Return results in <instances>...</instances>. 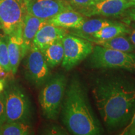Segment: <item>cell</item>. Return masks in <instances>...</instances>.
Here are the masks:
<instances>
[{
	"label": "cell",
	"instance_id": "6da1fadb",
	"mask_svg": "<svg viewBox=\"0 0 135 135\" xmlns=\"http://www.w3.org/2000/svg\"><path fill=\"white\" fill-rule=\"evenodd\" d=\"M105 126L113 129L125 126L135 111V84L120 77L98 79L92 90Z\"/></svg>",
	"mask_w": 135,
	"mask_h": 135
},
{
	"label": "cell",
	"instance_id": "7a4b0ae2",
	"mask_svg": "<svg viewBox=\"0 0 135 135\" xmlns=\"http://www.w3.org/2000/svg\"><path fill=\"white\" fill-rule=\"evenodd\" d=\"M61 119L69 132L75 135H98L103 129L93 113L84 86L74 76L66 88L61 106Z\"/></svg>",
	"mask_w": 135,
	"mask_h": 135
},
{
	"label": "cell",
	"instance_id": "3957f363",
	"mask_svg": "<svg viewBox=\"0 0 135 135\" xmlns=\"http://www.w3.org/2000/svg\"><path fill=\"white\" fill-rule=\"evenodd\" d=\"M6 122L30 123L31 102L24 89L14 80L6 81L3 91Z\"/></svg>",
	"mask_w": 135,
	"mask_h": 135
},
{
	"label": "cell",
	"instance_id": "277c9868",
	"mask_svg": "<svg viewBox=\"0 0 135 135\" xmlns=\"http://www.w3.org/2000/svg\"><path fill=\"white\" fill-rule=\"evenodd\" d=\"M66 86V77L62 74H56L51 76L41 87L38 100L46 119L55 120L58 118Z\"/></svg>",
	"mask_w": 135,
	"mask_h": 135
},
{
	"label": "cell",
	"instance_id": "5b68a950",
	"mask_svg": "<svg viewBox=\"0 0 135 135\" xmlns=\"http://www.w3.org/2000/svg\"><path fill=\"white\" fill-rule=\"evenodd\" d=\"M89 56V64L92 68L135 71V53H125L97 45Z\"/></svg>",
	"mask_w": 135,
	"mask_h": 135
},
{
	"label": "cell",
	"instance_id": "8992f818",
	"mask_svg": "<svg viewBox=\"0 0 135 135\" xmlns=\"http://www.w3.org/2000/svg\"><path fill=\"white\" fill-rule=\"evenodd\" d=\"M25 57L26 59L24 61L25 79L34 87L36 88H41L51 77L50 68L44 58L43 53L37 47L31 45Z\"/></svg>",
	"mask_w": 135,
	"mask_h": 135
},
{
	"label": "cell",
	"instance_id": "52a82bcc",
	"mask_svg": "<svg viewBox=\"0 0 135 135\" xmlns=\"http://www.w3.org/2000/svg\"><path fill=\"white\" fill-rule=\"evenodd\" d=\"M64 48V57L62 66L66 71L80 63L91 54L93 43L73 34H66L62 40Z\"/></svg>",
	"mask_w": 135,
	"mask_h": 135
},
{
	"label": "cell",
	"instance_id": "ba28073f",
	"mask_svg": "<svg viewBox=\"0 0 135 135\" xmlns=\"http://www.w3.org/2000/svg\"><path fill=\"white\" fill-rule=\"evenodd\" d=\"M26 14V0H0V25L4 35L23 26Z\"/></svg>",
	"mask_w": 135,
	"mask_h": 135
},
{
	"label": "cell",
	"instance_id": "9c48e42d",
	"mask_svg": "<svg viewBox=\"0 0 135 135\" xmlns=\"http://www.w3.org/2000/svg\"><path fill=\"white\" fill-rule=\"evenodd\" d=\"M135 6V3L128 0H100L95 4L75 10L83 16H116L124 12L128 8Z\"/></svg>",
	"mask_w": 135,
	"mask_h": 135
},
{
	"label": "cell",
	"instance_id": "30bf717a",
	"mask_svg": "<svg viewBox=\"0 0 135 135\" xmlns=\"http://www.w3.org/2000/svg\"><path fill=\"white\" fill-rule=\"evenodd\" d=\"M27 13L48 20L62 11L73 9L65 0H26Z\"/></svg>",
	"mask_w": 135,
	"mask_h": 135
},
{
	"label": "cell",
	"instance_id": "8fae6325",
	"mask_svg": "<svg viewBox=\"0 0 135 135\" xmlns=\"http://www.w3.org/2000/svg\"><path fill=\"white\" fill-rule=\"evenodd\" d=\"M22 30L23 26L10 35H6L11 71L13 75L16 74L20 64L23 59Z\"/></svg>",
	"mask_w": 135,
	"mask_h": 135
},
{
	"label": "cell",
	"instance_id": "7c38bea8",
	"mask_svg": "<svg viewBox=\"0 0 135 135\" xmlns=\"http://www.w3.org/2000/svg\"><path fill=\"white\" fill-rule=\"evenodd\" d=\"M66 34L64 28L46 23L36 33L32 45L41 50L53 42L62 40Z\"/></svg>",
	"mask_w": 135,
	"mask_h": 135
},
{
	"label": "cell",
	"instance_id": "4fadbf2b",
	"mask_svg": "<svg viewBox=\"0 0 135 135\" xmlns=\"http://www.w3.org/2000/svg\"><path fill=\"white\" fill-rule=\"evenodd\" d=\"M47 20L40 19L27 13L25 16L22 30L23 38V57L29 51L33 39L40 28L47 23Z\"/></svg>",
	"mask_w": 135,
	"mask_h": 135
},
{
	"label": "cell",
	"instance_id": "5bb4252c",
	"mask_svg": "<svg viewBox=\"0 0 135 135\" xmlns=\"http://www.w3.org/2000/svg\"><path fill=\"white\" fill-rule=\"evenodd\" d=\"M85 21L84 16L74 9L62 11L47 20V23L64 29L75 30Z\"/></svg>",
	"mask_w": 135,
	"mask_h": 135
},
{
	"label": "cell",
	"instance_id": "9a60e30c",
	"mask_svg": "<svg viewBox=\"0 0 135 135\" xmlns=\"http://www.w3.org/2000/svg\"><path fill=\"white\" fill-rule=\"evenodd\" d=\"M130 30L128 27L121 23H117L115 24L109 25L99 30L97 33L89 36H84L83 38L87 40L91 43H95L98 41H104L121 35H126L129 33Z\"/></svg>",
	"mask_w": 135,
	"mask_h": 135
},
{
	"label": "cell",
	"instance_id": "2e32d148",
	"mask_svg": "<svg viewBox=\"0 0 135 135\" xmlns=\"http://www.w3.org/2000/svg\"><path fill=\"white\" fill-rule=\"evenodd\" d=\"M62 40H57L40 50L50 68L58 66L63 61L64 48Z\"/></svg>",
	"mask_w": 135,
	"mask_h": 135
},
{
	"label": "cell",
	"instance_id": "e0dca14e",
	"mask_svg": "<svg viewBox=\"0 0 135 135\" xmlns=\"http://www.w3.org/2000/svg\"><path fill=\"white\" fill-rule=\"evenodd\" d=\"M116 21L106 19H91L84 21L77 29L73 30L72 34L79 37L89 36L109 25L115 24Z\"/></svg>",
	"mask_w": 135,
	"mask_h": 135
},
{
	"label": "cell",
	"instance_id": "ac0fdd59",
	"mask_svg": "<svg viewBox=\"0 0 135 135\" xmlns=\"http://www.w3.org/2000/svg\"><path fill=\"white\" fill-rule=\"evenodd\" d=\"M94 43L105 48L125 53H133L135 50L134 46L130 40L126 36V35H121L107 40L97 41Z\"/></svg>",
	"mask_w": 135,
	"mask_h": 135
},
{
	"label": "cell",
	"instance_id": "d6986e66",
	"mask_svg": "<svg viewBox=\"0 0 135 135\" xmlns=\"http://www.w3.org/2000/svg\"><path fill=\"white\" fill-rule=\"evenodd\" d=\"M33 134L30 123L4 122L0 125V135H29Z\"/></svg>",
	"mask_w": 135,
	"mask_h": 135
},
{
	"label": "cell",
	"instance_id": "ffe728a7",
	"mask_svg": "<svg viewBox=\"0 0 135 135\" xmlns=\"http://www.w3.org/2000/svg\"><path fill=\"white\" fill-rule=\"evenodd\" d=\"M0 65L5 71L11 73L6 35L4 37H0Z\"/></svg>",
	"mask_w": 135,
	"mask_h": 135
},
{
	"label": "cell",
	"instance_id": "44dd1931",
	"mask_svg": "<svg viewBox=\"0 0 135 135\" xmlns=\"http://www.w3.org/2000/svg\"><path fill=\"white\" fill-rule=\"evenodd\" d=\"M74 10L87 7L95 4L100 0H65Z\"/></svg>",
	"mask_w": 135,
	"mask_h": 135
},
{
	"label": "cell",
	"instance_id": "7402d4cb",
	"mask_svg": "<svg viewBox=\"0 0 135 135\" xmlns=\"http://www.w3.org/2000/svg\"><path fill=\"white\" fill-rule=\"evenodd\" d=\"M121 134L123 135H135V111L131 117L129 124L126 126Z\"/></svg>",
	"mask_w": 135,
	"mask_h": 135
},
{
	"label": "cell",
	"instance_id": "603a6c76",
	"mask_svg": "<svg viewBox=\"0 0 135 135\" xmlns=\"http://www.w3.org/2000/svg\"><path fill=\"white\" fill-rule=\"evenodd\" d=\"M6 122L4 97L3 93H0V125Z\"/></svg>",
	"mask_w": 135,
	"mask_h": 135
},
{
	"label": "cell",
	"instance_id": "cb8c5ba5",
	"mask_svg": "<svg viewBox=\"0 0 135 135\" xmlns=\"http://www.w3.org/2000/svg\"><path fill=\"white\" fill-rule=\"evenodd\" d=\"M45 134H65L66 133L64 129L58 126H51L47 127L44 131Z\"/></svg>",
	"mask_w": 135,
	"mask_h": 135
},
{
	"label": "cell",
	"instance_id": "d4e9b609",
	"mask_svg": "<svg viewBox=\"0 0 135 135\" xmlns=\"http://www.w3.org/2000/svg\"><path fill=\"white\" fill-rule=\"evenodd\" d=\"M11 73L7 72L4 70V69L0 65V79H3V80H6L8 77V75Z\"/></svg>",
	"mask_w": 135,
	"mask_h": 135
},
{
	"label": "cell",
	"instance_id": "484cf974",
	"mask_svg": "<svg viewBox=\"0 0 135 135\" xmlns=\"http://www.w3.org/2000/svg\"><path fill=\"white\" fill-rule=\"evenodd\" d=\"M129 39L130 40L131 42L132 43L133 46H134L135 48V28H133L132 31H129Z\"/></svg>",
	"mask_w": 135,
	"mask_h": 135
},
{
	"label": "cell",
	"instance_id": "4316f807",
	"mask_svg": "<svg viewBox=\"0 0 135 135\" xmlns=\"http://www.w3.org/2000/svg\"><path fill=\"white\" fill-rule=\"evenodd\" d=\"M6 84V80L0 79V93H3Z\"/></svg>",
	"mask_w": 135,
	"mask_h": 135
},
{
	"label": "cell",
	"instance_id": "83f0119b",
	"mask_svg": "<svg viewBox=\"0 0 135 135\" xmlns=\"http://www.w3.org/2000/svg\"><path fill=\"white\" fill-rule=\"evenodd\" d=\"M131 17H132V18L133 20H135V9L133 11L132 14H131Z\"/></svg>",
	"mask_w": 135,
	"mask_h": 135
},
{
	"label": "cell",
	"instance_id": "f1b7e54d",
	"mask_svg": "<svg viewBox=\"0 0 135 135\" xmlns=\"http://www.w3.org/2000/svg\"><path fill=\"white\" fill-rule=\"evenodd\" d=\"M128 1H132V2H134V3H135V0H128Z\"/></svg>",
	"mask_w": 135,
	"mask_h": 135
},
{
	"label": "cell",
	"instance_id": "f546056e",
	"mask_svg": "<svg viewBox=\"0 0 135 135\" xmlns=\"http://www.w3.org/2000/svg\"><path fill=\"white\" fill-rule=\"evenodd\" d=\"M0 30H1V25H0Z\"/></svg>",
	"mask_w": 135,
	"mask_h": 135
}]
</instances>
